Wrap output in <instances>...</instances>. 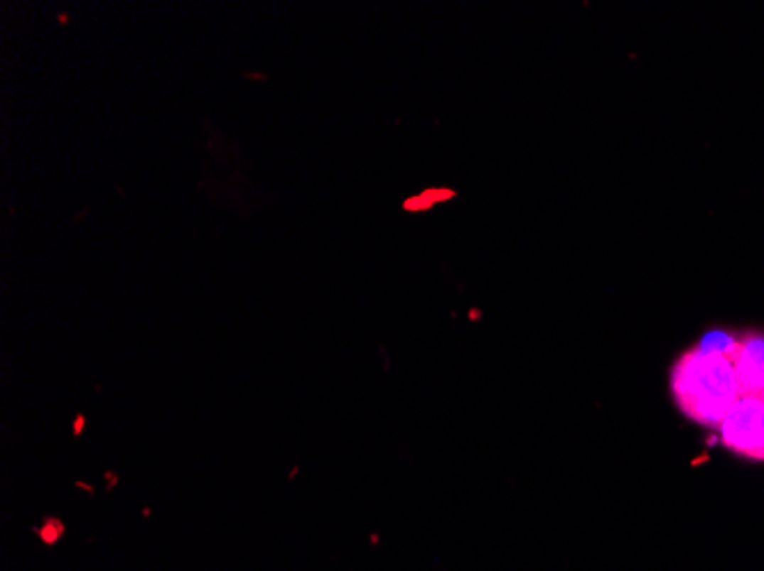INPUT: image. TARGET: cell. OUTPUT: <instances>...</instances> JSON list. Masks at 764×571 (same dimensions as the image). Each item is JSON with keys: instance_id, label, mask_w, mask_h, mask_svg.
I'll return each instance as SVG.
<instances>
[{"instance_id": "obj_1", "label": "cell", "mask_w": 764, "mask_h": 571, "mask_svg": "<svg viewBox=\"0 0 764 571\" xmlns=\"http://www.w3.org/2000/svg\"><path fill=\"white\" fill-rule=\"evenodd\" d=\"M716 430L728 450L739 457L764 462V388L741 398Z\"/></svg>"}]
</instances>
